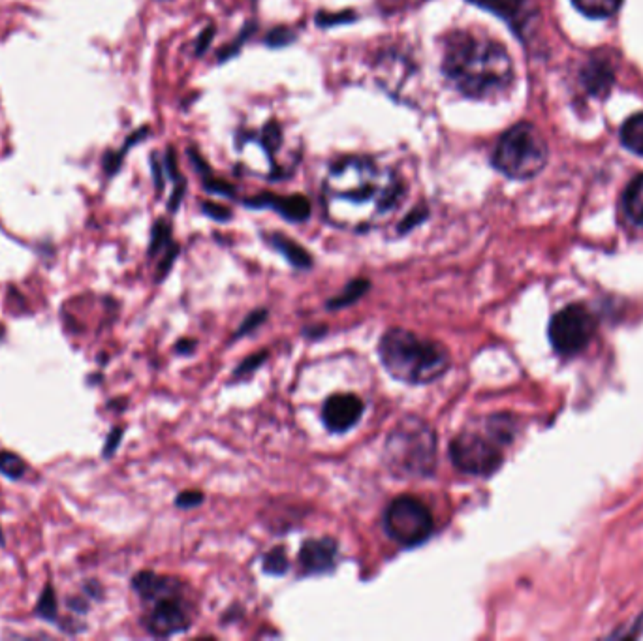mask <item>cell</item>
I'll use <instances>...</instances> for the list:
<instances>
[{
	"instance_id": "obj_1",
	"label": "cell",
	"mask_w": 643,
	"mask_h": 641,
	"mask_svg": "<svg viewBox=\"0 0 643 641\" xmlns=\"http://www.w3.org/2000/svg\"><path fill=\"white\" fill-rule=\"evenodd\" d=\"M399 173L375 158L343 157L322 183V211L331 226L367 232L386 222L403 202Z\"/></svg>"
},
{
	"instance_id": "obj_2",
	"label": "cell",
	"mask_w": 643,
	"mask_h": 641,
	"mask_svg": "<svg viewBox=\"0 0 643 641\" xmlns=\"http://www.w3.org/2000/svg\"><path fill=\"white\" fill-rule=\"evenodd\" d=\"M442 74L457 93L487 100L510 89L514 64L504 46L489 36L454 31L444 36Z\"/></svg>"
},
{
	"instance_id": "obj_3",
	"label": "cell",
	"mask_w": 643,
	"mask_h": 641,
	"mask_svg": "<svg viewBox=\"0 0 643 641\" xmlns=\"http://www.w3.org/2000/svg\"><path fill=\"white\" fill-rule=\"evenodd\" d=\"M303 143L294 126L279 119L258 125H243L236 132L234 155L237 168L247 175L283 181L292 177L301 160Z\"/></svg>"
},
{
	"instance_id": "obj_4",
	"label": "cell",
	"mask_w": 643,
	"mask_h": 641,
	"mask_svg": "<svg viewBox=\"0 0 643 641\" xmlns=\"http://www.w3.org/2000/svg\"><path fill=\"white\" fill-rule=\"evenodd\" d=\"M378 356L393 378L410 386H425L439 380L452 361L444 344L403 328L388 329L380 337Z\"/></svg>"
},
{
	"instance_id": "obj_5",
	"label": "cell",
	"mask_w": 643,
	"mask_h": 641,
	"mask_svg": "<svg viewBox=\"0 0 643 641\" xmlns=\"http://www.w3.org/2000/svg\"><path fill=\"white\" fill-rule=\"evenodd\" d=\"M132 589L145 604H149V610L143 617V625L149 634L170 638L189 630L196 617V606L179 579L158 576L155 572H140L132 579Z\"/></svg>"
},
{
	"instance_id": "obj_6",
	"label": "cell",
	"mask_w": 643,
	"mask_h": 641,
	"mask_svg": "<svg viewBox=\"0 0 643 641\" xmlns=\"http://www.w3.org/2000/svg\"><path fill=\"white\" fill-rule=\"evenodd\" d=\"M437 433L431 423L408 414L384 442L382 461L395 478H427L437 467Z\"/></svg>"
},
{
	"instance_id": "obj_7",
	"label": "cell",
	"mask_w": 643,
	"mask_h": 641,
	"mask_svg": "<svg viewBox=\"0 0 643 641\" xmlns=\"http://www.w3.org/2000/svg\"><path fill=\"white\" fill-rule=\"evenodd\" d=\"M504 418L495 416L487 422L486 433L463 429L450 442V459L457 470L471 476H491L501 469L502 442L510 438Z\"/></svg>"
},
{
	"instance_id": "obj_8",
	"label": "cell",
	"mask_w": 643,
	"mask_h": 641,
	"mask_svg": "<svg viewBox=\"0 0 643 641\" xmlns=\"http://www.w3.org/2000/svg\"><path fill=\"white\" fill-rule=\"evenodd\" d=\"M548 160V145L542 134L529 123H519L504 132L491 162L506 177L525 181L542 172Z\"/></svg>"
},
{
	"instance_id": "obj_9",
	"label": "cell",
	"mask_w": 643,
	"mask_h": 641,
	"mask_svg": "<svg viewBox=\"0 0 643 641\" xmlns=\"http://www.w3.org/2000/svg\"><path fill=\"white\" fill-rule=\"evenodd\" d=\"M435 519L424 502L410 495L393 499L384 512V531L405 548H416L429 540Z\"/></svg>"
},
{
	"instance_id": "obj_10",
	"label": "cell",
	"mask_w": 643,
	"mask_h": 641,
	"mask_svg": "<svg viewBox=\"0 0 643 641\" xmlns=\"http://www.w3.org/2000/svg\"><path fill=\"white\" fill-rule=\"evenodd\" d=\"M595 329V318L583 305H568L551 318L549 343L561 356H576L589 346Z\"/></svg>"
},
{
	"instance_id": "obj_11",
	"label": "cell",
	"mask_w": 643,
	"mask_h": 641,
	"mask_svg": "<svg viewBox=\"0 0 643 641\" xmlns=\"http://www.w3.org/2000/svg\"><path fill=\"white\" fill-rule=\"evenodd\" d=\"M365 405L354 393L331 395L322 408V422L331 433H346L356 427L363 416Z\"/></svg>"
},
{
	"instance_id": "obj_12",
	"label": "cell",
	"mask_w": 643,
	"mask_h": 641,
	"mask_svg": "<svg viewBox=\"0 0 643 641\" xmlns=\"http://www.w3.org/2000/svg\"><path fill=\"white\" fill-rule=\"evenodd\" d=\"M337 559V542L331 538L307 540L299 551V564L307 574L331 572Z\"/></svg>"
},
{
	"instance_id": "obj_13",
	"label": "cell",
	"mask_w": 643,
	"mask_h": 641,
	"mask_svg": "<svg viewBox=\"0 0 643 641\" xmlns=\"http://www.w3.org/2000/svg\"><path fill=\"white\" fill-rule=\"evenodd\" d=\"M249 207L254 209H273L281 217L290 222H303L309 219L311 215V204L303 196H273V194H262L256 196L254 200L245 202Z\"/></svg>"
},
{
	"instance_id": "obj_14",
	"label": "cell",
	"mask_w": 643,
	"mask_h": 641,
	"mask_svg": "<svg viewBox=\"0 0 643 641\" xmlns=\"http://www.w3.org/2000/svg\"><path fill=\"white\" fill-rule=\"evenodd\" d=\"M471 2L501 16V19H504L519 34L525 31L527 23L531 21L527 0H471Z\"/></svg>"
},
{
	"instance_id": "obj_15",
	"label": "cell",
	"mask_w": 643,
	"mask_h": 641,
	"mask_svg": "<svg viewBox=\"0 0 643 641\" xmlns=\"http://www.w3.org/2000/svg\"><path fill=\"white\" fill-rule=\"evenodd\" d=\"M267 241L273 249L281 252L286 256V260L292 264L294 267H299V269H309L313 260L309 256V252L305 251L303 247H299L296 241L284 237L283 234H271L267 235Z\"/></svg>"
},
{
	"instance_id": "obj_16",
	"label": "cell",
	"mask_w": 643,
	"mask_h": 641,
	"mask_svg": "<svg viewBox=\"0 0 643 641\" xmlns=\"http://www.w3.org/2000/svg\"><path fill=\"white\" fill-rule=\"evenodd\" d=\"M623 205H625V213L628 219L632 220L634 224L643 226V175L636 177L630 185H628L625 198H623Z\"/></svg>"
},
{
	"instance_id": "obj_17",
	"label": "cell",
	"mask_w": 643,
	"mask_h": 641,
	"mask_svg": "<svg viewBox=\"0 0 643 641\" xmlns=\"http://www.w3.org/2000/svg\"><path fill=\"white\" fill-rule=\"evenodd\" d=\"M621 141L628 151L643 157V113L632 115L621 128Z\"/></svg>"
},
{
	"instance_id": "obj_18",
	"label": "cell",
	"mask_w": 643,
	"mask_h": 641,
	"mask_svg": "<svg viewBox=\"0 0 643 641\" xmlns=\"http://www.w3.org/2000/svg\"><path fill=\"white\" fill-rule=\"evenodd\" d=\"M572 2L583 16L604 19V17L613 16L619 10L623 0H572Z\"/></svg>"
},
{
	"instance_id": "obj_19",
	"label": "cell",
	"mask_w": 643,
	"mask_h": 641,
	"mask_svg": "<svg viewBox=\"0 0 643 641\" xmlns=\"http://www.w3.org/2000/svg\"><path fill=\"white\" fill-rule=\"evenodd\" d=\"M583 81L593 94L608 93L612 87V72L604 64H591L587 70H583Z\"/></svg>"
},
{
	"instance_id": "obj_20",
	"label": "cell",
	"mask_w": 643,
	"mask_h": 641,
	"mask_svg": "<svg viewBox=\"0 0 643 641\" xmlns=\"http://www.w3.org/2000/svg\"><path fill=\"white\" fill-rule=\"evenodd\" d=\"M367 290H369V281H365V279H356V281L348 282L345 290H343L337 298L331 299L328 307H330V309H343V307H348V305L356 303Z\"/></svg>"
},
{
	"instance_id": "obj_21",
	"label": "cell",
	"mask_w": 643,
	"mask_h": 641,
	"mask_svg": "<svg viewBox=\"0 0 643 641\" xmlns=\"http://www.w3.org/2000/svg\"><path fill=\"white\" fill-rule=\"evenodd\" d=\"M177 252V247L173 245L172 230L170 224L164 220H158L153 228V235H151V247H149V254L155 256L158 252Z\"/></svg>"
},
{
	"instance_id": "obj_22",
	"label": "cell",
	"mask_w": 643,
	"mask_h": 641,
	"mask_svg": "<svg viewBox=\"0 0 643 641\" xmlns=\"http://www.w3.org/2000/svg\"><path fill=\"white\" fill-rule=\"evenodd\" d=\"M34 613H36V617H40L44 621L59 623V606H57V598H55V591L51 585H46V589L42 591Z\"/></svg>"
},
{
	"instance_id": "obj_23",
	"label": "cell",
	"mask_w": 643,
	"mask_h": 641,
	"mask_svg": "<svg viewBox=\"0 0 643 641\" xmlns=\"http://www.w3.org/2000/svg\"><path fill=\"white\" fill-rule=\"evenodd\" d=\"M27 472V463L12 452H0V474L10 480H19Z\"/></svg>"
},
{
	"instance_id": "obj_24",
	"label": "cell",
	"mask_w": 643,
	"mask_h": 641,
	"mask_svg": "<svg viewBox=\"0 0 643 641\" xmlns=\"http://www.w3.org/2000/svg\"><path fill=\"white\" fill-rule=\"evenodd\" d=\"M288 566H290V563H288V557H286L283 548H273L264 557V570H266L267 574L281 576L288 570Z\"/></svg>"
},
{
	"instance_id": "obj_25",
	"label": "cell",
	"mask_w": 643,
	"mask_h": 641,
	"mask_svg": "<svg viewBox=\"0 0 643 641\" xmlns=\"http://www.w3.org/2000/svg\"><path fill=\"white\" fill-rule=\"evenodd\" d=\"M147 132V128H143V130H140L136 136H130V140L126 141L125 147H123V151H119L117 155H108L106 157V160H104V168H106V172L110 173V175H113V173L117 172L119 170V166H121V162H123V157L126 155V151H128V147L132 145V143H136V141L140 140V136H143Z\"/></svg>"
},
{
	"instance_id": "obj_26",
	"label": "cell",
	"mask_w": 643,
	"mask_h": 641,
	"mask_svg": "<svg viewBox=\"0 0 643 641\" xmlns=\"http://www.w3.org/2000/svg\"><path fill=\"white\" fill-rule=\"evenodd\" d=\"M202 502H204V495L198 493V491H185L175 499V504L179 508H194V506H198Z\"/></svg>"
},
{
	"instance_id": "obj_27",
	"label": "cell",
	"mask_w": 643,
	"mask_h": 641,
	"mask_svg": "<svg viewBox=\"0 0 643 641\" xmlns=\"http://www.w3.org/2000/svg\"><path fill=\"white\" fill-rule=\"evenodd\" d=\"M121 438H123V427H113L110 437L106 440V446H104V450H102V455H104V457H111V455L115 454Z\"/></svg>"
},
{
	"instance_id": "obj_28",
	"label": "cell",
	"mask_w": 643,
	"mask_h": 641,
	"mask_svg": "<svg viewBox=\"0 0 643 641\" xmlns=\"http://www.w3.org/2000/svg\"><path fill=\"white\" fill-rule=\"evenodd\" d=\"M264 318H266V311L262 309L260 313H254L249 316V320L243 324V328L239 329V333L237 335H241V333H245V331H252L254 328H258L262 322H264Z\"/></svg>"
},
{
	"instance_id": "obj_29",
	"label": "cell",
	"mask_w": 643,
	"mask_h": 641,
	"mask_svg": "<svg viewBox=\"0 0 643 641\" xmlns=\"http://www.w3.org/2000/svg\"><path fill=\"white\" fill-rule=\"evenodd\" d=\"M66 606H68V610L76 611V613H87V611H89V602L83 600V598H79V596L68 598Z\"/></svg>"
},
{
	"instance_id": "obj_30",
	"label": "cell",
	"mask_w": 643,
	"mask_h": 641,
	"mask_svg": "<svg viewBox=\"0 0 643 641\" xmlns=\"http://www.w3.org/2000/svg\"><path fill=\"white\" fill-rule=\"evenodd\" d=\"M266 360V354H256L254 358H251L249 361H243L241 365H239V369H237V375H245L247 371L251 373L252 369L260 363V361Z\"/></svg>"
},
{
	"instance_id": "obj_31",
	"label": "cell",
	"mask_w": 643,
	"mask_h": 641,
	"mask_svg": "<svg viewBox=\"0 0 643 641\" xmlns=\"http://www.w3.org/2000/svg\"><path fill=\"white\" fill-rule=\"evenodd\" d=\"M204 211L207 215H211L213 219L226 220L230 217V213L226 209H220L217 205L204 204Z\"/></svg>"
},
{
	"instance_id": "obj_32",
	"label": "cell",
	"mask_w": 643,
	"mask_h": 641,
	"mask_svg": "<svg viewBox=\"0 0 643 641\" xmlns=\"http://www.w3.org/2000/svg\"><path fill=\"white\" fill-rule=\"evenodd\" d=\"M83 591H85L87 595L91 596V598H96V600H100V598H102V587L96 583L95 579H93V581H89V583H85Z\"/></svg>"
},
{
	"instance_id": "obj_33",
	"label": "cell",
	"mask_w": 643,
	"mask_h": 641,
	"mask_svg": "<svg viewBox=\"0 0 643 641\" xmlns=\"http://www.w3.org/2000/svg\"><path fill=\"white\" fill-rule=\"evenodd\" d=\"M4 544H6V540H4V532L0 529V548H4Z\"/></svg>"
},
{
	"instance_id": "obj_34",
	"label": "cell",
	"mask_w": 643,
	"mask_h": 641,
	"mask_svg": "<svg viewBox=\"0 0 643 641\" xmlns=\"http://www.w3.org/2000/svg\"><path fill=\"white\" fill-rule=\"evenodd\" d=\"M4 335H6V329H4V326H2V324H0V341H2V339H4Z\"/></svg>"
}]
</instances>
